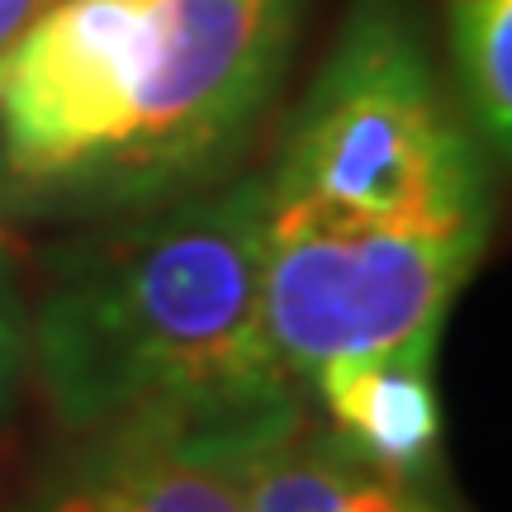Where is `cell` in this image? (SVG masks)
I'll list each match as a JSON object with an SVG mask.
<instances>
[{
  "instance_id": "10",
  "label": "cell",
  "mask_w": 512,
  "mask_h": 512,
  "mask_svg": "<svg viewBox=\"0 0 512 512\" xmlns=\"http://www.w3.org/2000/svg\"><path fill=\"white\" fill-rule=\"evenodd\" d=\"M48 0H0V57L15 48V38L34 24V15Z\"/></svg>"
},
{
  "instance_id": "1",
  "label": "cell",
  "mask_w": 512,
  "mask_h": 512,
  "mask_svg": "<svg viewBox=\"0 0 512 512\" xmlns=\"http://www.w3.org/2000/svg\"><path fill=\"white\" fill-rule=\"evenodd\" d=\"M299 0H48L0 57V219L105 223L228 181Z\"/></svg>"
},
{
  "instance_id": "9",
  "label": "cell",
  "mask_w": 512,
  "mask_h": 512,
  "mask_svg": "<svg viewBox=\"0 0 512 512\" xmlns=\"http://www.w3.org/2000/svg\"><path fill=\"white\" fill-rule=\"evenodd\" d=\"M24 375H29V299H24L15 252L0 219V422L15 413Z\"/></svg>"
},
{
  "instance_id": "3",
  "label": "cell",
  "mask_w": 512,
  "mask_h": 512,
  "mask_svg": "<svg viewBox=\"0 0 512 512\" xmlns=\"http://www.w3.org/2000/svg\"><path fill=\"white\" fill-rule=\"evenodd\" d=\"M266 185V233L494 228V162L441 91L408 0H356L285 128Z\"/></svg>"
},
{
  "instance_id": "4",
  "label": "cell",
  "mask_w": 512,
  "mask_h": 512,
  "mask_svg": "<svg viewBox=\"0 0 512 512\" xmlns=\"http://www.w3.org/2000/svg\"><path fill=\"white\" fill-rule=\"evenodd\" d=\"M484 238L432 233H266L261 323L299 389L313 370L408 342H437Z\"/></svg>"
},
{
  "instance_id": "7",
  "label": "cell",
  "mask_w": 512,
  "mask_h": 512,
  "mask_svg": "<svg viewBox=\"0 0 512 512\" xmlns=\"http://www.w3.org/2000/svg\"><path fill=\"white\" fill-rule=\"evenodd\" d=\"M437 342H408L394 351H370L351 361L313 370L328 427L389 470H437L441 451V403L432 384Z\"/></svg>"
},
{
  "instance_id": "5",
  "label": "cell",
  "mask_w": 512,
  "mask_h": 512,
  "mask_svg": "<svg viewBox=\"0 0 512 512\" xmlns=\"http://www.w3.org/2000/svg\"><path fill=\"white\" fill-rule=\"evenodd\" d=\"M304 413V394L181 403L72 432L5 512H252V460Z\"/></svg>"
},
{
  "instance_id": "6",
  "label": "cell",
  "mask_w": 512,
  "mask_h": 512,
  "mask_svg": "<svg viewBox=\"0 0 512 512\" xmlns=\"http://www.w3.org/2000/svg\"><path fill=\"white\" fill-rule=\"evenodd\" d=\"M252 512H465L441 470H389L309 413L252 460Z\"/></svg>"
},
{
  "instance_id": "2",
  "label": "cell",
  "mask_w": 512,
  "mask_h": 512,
  "mask_svg": "<svg viewBox=\"0 0 512 512\" xmlns=\"http://www.w3.org/2000/svg\"><path fill=\"white\" fill-rule=\"evenodd\" d=\"M261 261V176L53 242L29 304V370L57 427L72 437L143 408L304 394L266 342Z\"/></svg>"
},
{
  "instance_id": "8",
  "label": "cell",
  "mask_w": 512,
  "mask_h": 512,
  "mask_svg": "<svg viewBox=\"0 0 512 512\" xmlns=\"http://www.w3.org/2000/svg\"><path fill=\"white\" fill-rule=\"evenodd\" d=\"M465 124L503 162L512 147V0H446Z\"/></svg>"
}]
</instances>
